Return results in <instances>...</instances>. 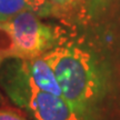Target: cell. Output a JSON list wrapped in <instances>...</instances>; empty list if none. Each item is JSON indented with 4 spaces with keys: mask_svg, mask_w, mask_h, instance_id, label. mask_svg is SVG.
I'll return each instance as SVG.
<instances>
[{
    "mask_svg": "<svg viewBox=\"0 0 120 120\" xmlns=\"http://www.w3.org/2000/svg\"><path fill=\"white\" fill-rule=\"evenodd\" d=\"M27 10L41 17L51 15L49 0H0V23Z\"/></svg>",
    "mask_w": 120,
    "mask_h": 120,
    "instance_id": "cell-4",
    "label": "cell"
},
{
    "mask_svg": "<svg viewBox=\"0 0 120 120\" xmlns=\"http://www.w3.org/2000/svg\"><path fill=\"white\" fill-rule=\"evenodd\" d=\"M0 120H28L21 112L9 107H0Z\"/></svg>",
    "mask_w": 120,
    "mask_h": 120,
    "instance_id": "cell-6",
    "label": "cell"
},
{
    "mask_svg": "<svg viewBox=\"0 0 120 120\" xmlns=\"http://www.w3.org/2000/svg\"><path fill=\"white\" fill-rule=\"evenodd\" d=\"M0 30L8 36L10 45L2 57L36 58L45 55L57 41L56 27L47 25L34 11H22L0 23Z\"/></svg>",
    "mask_w": 120,
    "mask_h": 120,
    "instance_id": "cell-3",
    "label": "cell"
},
{
    "mask_svg": "<svg viewBox=\"0 0 120 120\" xmlns=\"http://www.w3.org/2000/svg\"><path fill=\"white\" fill-rule=\"evenodd\" d=\"M42 55L77 120H120V0H81Z\"/></svg>",
    "mask_w": 120,
    "mask_h": 120,
    "instance_id": "cell-1",
    "label": "cell"
},
{
    "mask_svg": "<svg viewBox=\"0 0 120 120\" xmlns=\"http://www.w3.org/2000/svg\"><path fill=\"white\" fill-rule=\"evenodd\" d=\"M81 0H49L51 15H59V16H61L62 13L68 11L69 9L73 8Z\"/></svg>",
    "mask_w": 120,
    "mask_h": 120,
    "instance_id": "cell-5",
    "label": "cell"
},
{
    "mask_svg": "<svg viewBox=\"0 0 120 120\" xmlns=\"http://www.w3.org/2000/svg\"><path fill=\"white\" fill-rule=\"evenodd\" d=\"M0 88L10 101L22 110L38 92L62 97L55 71L43 56L2 57L0 61Z\"/></svg>",
    "mask_w": 120,
    "mask_h": 120,
    "instance_id": "cell-2",
    "label": "cell"
},
{
    "mask_svg": "<svg viewBox=\"0 0 120 120\" xmlns=\"http://www.w3.org/2000/svg\"><path fill=\"white\" fill-rule=\"evenodd\" d=\"M1 59H2V56H1V53H0V61H1ZM2 90H1V88H0V105L4 102V97H2Z\"/></svg>",
    "mask_w": 120,
    "mask_h": 120,
    "instance_id": "cell-7",
    "label": "cell"
}]
</instances>
